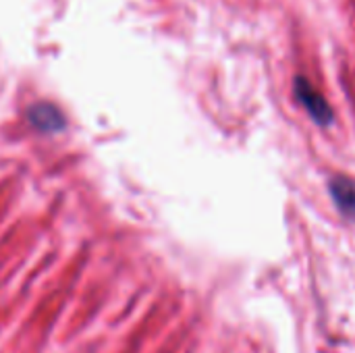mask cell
<instances>
[{
    "label": "cell",
    "mask_w": 355,
    "mask_h": 353,
    "mask_svg": "<svg viewBox=\"0 0 355 353\" xmlns=\"http://www.w3.org/2000/svg\"><path fill=\"white\" fill-rule=\"evenodd\" d=\"M329 193L337 206V210L347 216V218H355V181L347 179V177H331L329 179Z\"/></svg>",
    "instance_id": "7a4b0ae2"
},
{
    "label": "cell",
    "mask_w": 355,
    "mask_h": 353,
    "mask_svg": "<svg viewBox=\"0 0 355 353\" xmlns=\"http://www.w3.org/2000/svg\"><path fill=\"white\" fill-rule=\"evenodd\" d=\"M293 94L297 98V102L308 110V114L322 127H329L335 121V112L331 108V104L327 102V98L306 79V77H295L293 83Z\"/></svg>",
    "instance_id": "6da1fadb"
},
{
    "label": "cell",
    "mask_w": 355,
    "mask_h": 353,
    "mask_svg": "<svg viewBox=\"0 0 355 353\" xmlns=\"http://www.w3.org/2000/svg\"><path fill=\"white\" fill-rule=\"evenodd\" d=\"M27 119L35 129H40L44 133H54V131L64 129V117L52 104H33L27 110Z\"/></svg>",
    "instance_id": "3957f363"
}]
</instances>
